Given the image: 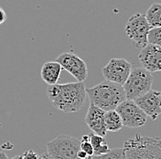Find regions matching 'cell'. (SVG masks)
<instances>
[{
	"mask_svg": "<svg viewBox=\"0 0 161 159\" xmlns=\"http://www.w3.org/2000/svg\"><path fill=\"white\" fill-rule=\"evenodd\" d=\"M47 94L52 105L66 113L80 111L87 95L84 84L80 81L49 86Z\"/></svg>",
	"mask_w": 161,
	"mask_h": 159,
	"instance_id": "6da1fadb",
	"label": "cell"
},
{
	"mask_svg": "<svg viewBox=\"0 0 161 159\" xmlns=\"http://www.w3.org/2000/svg\"><path fill=\"white\" fill-rule=\"evenodd\" d=\"M90 102L104 112H109L125 101V93L122 85L103 80L96 86L86 89Z\"/></svg>",
	"mask_w": 161,
	"mask_h": 159,
	"instance_id": "7a4b0ae2",
	"label": "cell"
},
{
	"mask_svg": "<svg viewBox=\"0 0 161 159\" xmlns=\"http://www.w3.org/2000/svg\"><path fill=\"white\" fill-rule=\"evenodd\" d=\"M92 159H126L125 151L123 148H114L102 156H93Z\"/></svg>",
	"mask_w": 161,
	"mask_h": 159,
	"instance_id": "e0dca14e",
	"label": "cell"
},
{
	"mask_svg": "<svg viewBox=\"0 0 161 159\" xmlns=\"http://www.w3.org/2000/svg\"><path fill=\"white\" fill-rule=\"evenodd\" d=\"M80 142L75 137L61 134L47 143V156L50 159H80Z\"/></svg>",
	"mask_w": 161,
	"mask_h": 159,
	"instance_id": "277c9868",
	"label": "cell"
},
{
	"mask_svg": "<svg viewBox=\"0 0 161 159\" xmlns=\"http://www.w3.org/2000/svg\"><path fill=\"white\" fill-rule=\"evenodd\" d=\"M40 156H38V154L32 150H28L26 152L23 153L22 155V159H39Z\"/></svg>",
	"mask_w": 161,
	"mask_h": 159,
	"instance_id": "ffe728a7",
	"label": "cell"
},
{
	"mask_svg": "<svg viewBox=\"0 0 161 159\" xmlns=\"http://www.w3.org/2000/svg\"><path fill=\"white\" fill-rule=\"evenodd\" d=\"M62 68L57 61H49L42 65L40 76L49 86L57 84Z\"/></svg>",
	"mask_w": 161,
	"mask_h": 159,
	"instance_id": "4fadbf2b",
	"label": "cell"
},
{
	"mask_svg": "<svg viewBox=\"0 0 161 159\" xmlns=\"http://www.w3.org/2000/svg\"><path fill=\"white\" fill-rule=\"evenodd\" d=\"M115 111L120 115L123 125L128 128H138L143 126L147 122V115L139 108L135 101H124L117 106Z\"/></svg>",
	"mask_w": 161,
	"mask_h": 159,
	"instance_id": "52a82bcc",
	"label": "cell"
},
{
	"mask_svg": "<svg viewBox=\"0 0 161 159\" xmlns=\"http://www.w3.org/2000/svg\"><path fill=\"white\" fill-rule=\"evenodd\" d=\"M154 77L152 73L143 68L132 70L128 79L123 85L126 100L135 101L147 93L152 87Z\"/></svg>",
	"mask_w": 161,
	"mask_h": 159,
	"instance_id": "5b68a950",
	"label": "cell"
},
{
	"mask_svg": "<svg viewBox=\"0 0 161 159\" xmlns=\"http://www.w3.org/2000/svg\"><path fill=\"white\" fill-rule=\"evenodd\" d=\"M6 20H7V14H6L5 10L2 8H0V25L3 24Z\"/></svg>",
	"mask_w": 161,
	"mask_h": 159,
	"instance_id": "44dd1931",
	"label": "cell"
},
{
	"mask_svg": "<svg viewBox=\"0 0 161 159\" xmlns=\"http://www.w3.org/2000/svg\"><path fill=\"white\" fill-rule=\"evenodd\" d=\"M152 29L144 14L136 13L129 18L125 31L128 38L136 43V48L144 49L147 44V36Z\"/></svg>",
	"mask_w": 161,
	"mask_h": 159,
	"instance_id": "8992f818",
	"label": "cell"
},
{
	"mask_svg": "<svg viewBox=\"0 0 161 159\" xmlns=\"http://www.w3.org/2000/svg\"><path fill=\"white\" fill-rule=\"evenodd\" d=\"M148 44L156 45L161 48V28L151 29L147 36Z\"/></svg>",
	"mask_w": 161,
	"mask_h": 159,
	"instance_id": "ac0fdd59",
	"label": "cell"
},
{
	"mask_svg": "<svg viewBox=\"0 0 161 159\" xmlns=\"http://www.w3.org/2000/svg\"><path fill=\"white\" fill-rule=\"evenodd\" d=\"M135 102L152 120H156L161 114V92L158 90H150L135 100Z\"/></svg>",
	"mask_w": 161,
	"mask_h": 159,
	"instance_id": "30bf717a",
	"label": "cell"
},
{
	"mask_svg": "<svg viewBox=\"0 0 161 159\" xmlns=\"http://www.w3.org/2000/svg\"><path fill=\"white\" fill-rule=\"evenodd\" d=\"M132 71V65L125 59H112L102 69L105 80L124 85Z\"/></svg>",
	"mask_w": 161,
	"mask_h": 159,
	"instance_id": "ba28073f",
	"label": "cell"
},
{
	"mask_svg": "<svg viewBox=\"0 0 161 159\" xmlns=\"http://www.w3.org/2000/svg\"><path fill=\"white\" fill-rule=\"evenodd\" d=\"M78 157L80 159H88V156H87V154L85 153V152H83L82 150H80L79 152H78Z\"/></svg>",
	"mask_w": 161,
	"mask_h": 159,
	"instance_id": "7402d4cb",
	"label": "cell"
},
{
	"mask_svg": "<svg viewBox=\"0 0 161 159\" xmlns=\"http://www.w3.org/2000/svg\"><path fill=\"white\" fill-rule=\"evenodd\" d=\"M88 159H92V156H89V157H88Z\"/></svg>",
	"mask_w": 161,
	"mask_h": 159,
	"instance_id": "484cf974",
	"label": "cell"
},
{
	"mask_svg": "<svg viewBox=\"0 0 161 159\" xmlns=\"http://www.w3.org/2000/svg\"><path fill=\"white\" fill-rule=\"evenodd\" d=\"M11 159H22V156H16L12 157Z\"/></svg>",
	"mask_w": 161,
	"mask_h": 159,
	"instance_id": "d4e9b609",
	"label": "cell"
},
{
	"mask_svg": "<svg viewBox=\"0 0 161 159\" xmlns=\"http://www.w3.org/2000/svg\"><path fill=\"white\" fill-rule=\"evenodd\" d=\"M126 159H161V139L136 134L124 144Z\"/></svg>",
	"mask_w": 161,
	"mask_h": 159,
	"instance_id": "3957f363",
	"label": "cell"
},
{
	"mask_svg": "<svg viewBox=\"0 0 161 159\" xmlns=\"http://www.w3.org/2000/svg\"><path fill=\"white\" fill-rule=\"evenodd\" d=\"M145 16L152 29L161 28V4H153Z\"/></svg>",
	"mask_w": 161,
	"mask_h": 159,
	"instance_id": "9a60e30c",
	"label": "cell"
},
{
	"mask_svg": "<svg viewBox=\"0 0 161 159\" xmlns=\"http://www.w3.org/2000/svg\"><path fill=\"white\" fill-rule=\"evenodd\" d=\"M0 159H8V156L6 155V153L4 152H0Z\"/></svg>",
	"mask_w": 161,
	"mask_h": 159,
	"instance_id": "603a6c76",
	"label": "cell"
},
{
	"mask_svg": "<svg viewBox=\"0 0 161 159\" xmlns=\"http://www.w3.org/2000/svg\"><path fill=\"white\" fill-rule=\"evenodd\" d=\"M89 136L91 144L93 148V156H102L110 151L105 137H103L95 134H91Z\"/></svg>",
	"mask_w": 161,
	"mask_h": 159,
	"instance_id": "2e32d148",
	"label": "cell"
},
{
	"mask_svg": "<svg viewBox=\"0 0 161 159\" xmlns=\"http://www.w3.org/2000/svg\"><path fill=\"white\" fill-rule=\"evenodd\" d=\"M39 159H50V158L47 156V155H46V154H43V155H42Z\"/></svg>",
	"mask_w": 161,
	"mask_h": 159,
	"instance_id": "cb8c5ba5",
	"label": "cell"
},
{
	"mask_svg": "<svg viewBox=\"0 0 161 159\" xmlns=\"http://www.w3.org/2000/svg\"><path fill=\"white\" fill-rule=\"evenodd\" d=\"M104 121H105L106 130L110 132H117L122 129V127L124 126L120 115L115 110L105 112Z\"/></svg>",
	"mask_w": 161,
	"mask_h": 159,
	"instance_id": "5bb4252c",
	"label": "cell"
},
{
	"mask_svg": "<svg viewBox=\"0 0 161 159\" xmlns=\"http://www.w3.org/2000/svg\"><path fill=\"white\" fill-rule=\"evenodd\" d=\"M105 112L90 103L85 116V123L93 134L105 137L107 130L105 127Z\"/></svg>",
	"mask_w": 161,
	"mask_h": 159,
	"instance_id": "7c38bea8",
	"label": "cell"
},
{
	"mask_svg": "<svg viewBox=\"0 0 161 159\" xmlns=\"http://www.w3.org/2000/svg\"><path fill=\"white\" fill-rule=\"evenodd\" d=\"M55 61H57L62 68L67 70L75 79L80 82H83L88 77V68L85 61L81 60L77 55L64 52L59 55Z\"/></svg>",
	"mask_w": 161,
	"mask_h": 159,
	"instance_id": "9c48e42d",
	"label": "cell"
},
{
	"mask_svg": "<svg viewBox=\"0 0 161 159\" xmlns=\"http://www.w3.org/2000/svg\"><path fill=\"white\" fill-rule=\"evenodd\" d=\"M138 60L142 68L151 73L161 71V48L147 44L141 50Z\"/></svg>",
	"mask_w": 161,
	"mask_h": 159,
	"instance_id": "8fae6325",
	"label": "cell"
},
{
	"mask_svg": "<svg viewBox=\"0 0 161 159\" xmlns=\"http://www.w3.org/2000/svg\"><path fill=\"white\" fill-rule=\"evenodd\" d=\"M80 150L85 152L88 156H93V148L90 142L89 135H83L80 139Z\"/></svg>",
	"mask_w": 161,
	"mask_h": 159,
	"instance_id": "d6986e66",
	"label": "cell"
}]
</instances>
